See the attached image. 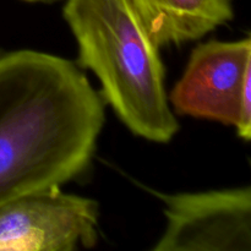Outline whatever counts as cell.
<instances>
[{
	"instance_id": "cell-1",
	"label": "cell",
	"mask_w": 251,
	"mask_h": 251,
	"mask_svg": "<svg viewBox=\"0 0 251 251\" xmlns=\"http://www.w3.org/2000/svg\"><path fill=\"white\" fill-rule=\"evenodd\" d=\"M85 74L31 49L0 54V205L83 173L104 124Z\"/></svg>"
},
{
	"instance_id": "cell-2",
	"label": "cell",
	"mask_w": 251,
	"mask_h": 251,
	"mask_svg": "<svg viewBox=\"0 0 251 251\" xmlns=\"http://www.w3.org/2000/svg\"><path fill=\"white\" fill-rule=\"evenodd\" d=\"M78 61L97 76L100 97L137 136L167 144L179 130L159 47L130 0H68Z\"/></svg>"
},
{
	"instance_id": "cell-3",
	"label": "cell",
	"mask_w": 251,
	"mask_h": 251,
	"mask_svg": "<svg viewBox=\"0 0 251 251\" xmlns=\"http://www.w3.org/2000/svg\"><path fill=\"white\" fill-rule=\"evenodd\" d=\"M169 103L176 114L232 125L251 136V42L211 39L193 49Z\"/></svg>"
},
{
	"instance_id": "cell-4",
	"label": "cell",
	"mask_w": 251,
	"mask_h": 251,
	"mask_svg": "<svg viewBox=\"0 0 251 251\" xmlns=\"http://www.w3.org/2000/svg\"><path fill=\"white\" fill-rule=\"evenodd\" d=\"M98 205L60 188L26 194L0 205V251H73L98 238Z\"/></svg>"
},
{
	"instance_id": "cell-5",
	"label": "cell",
	"mask_w": 251,
	"mask_h": 251,
	"mask_svg": "<svg viewBox=\"0 0 251 251\" xmlns=\"http://www.w3.org/2000/svg\"><path fill=\"white\" fill-rule=\"evenodd\" d=\"M167 227L154 251H250L251 189L162 195Z\"/></svg>"
},
{
	"instance_id": "cell-6",
	"label": "cell",
	"mask_w": 251,
	"mask_h": 251,
	"mask_svg": "<svg viewBox=\"0 0 251 251\" xmlns=\"http://www.w3.org/2000/svg\"><path fill=\"white\" fill-rule=\"evenodd\" d=\"M157 46L202 38L234 17L232 0H130Z\"/></svg>"
},
{
	"instance_id": "cell-7",
	"label": "cell",
	"mask_w": 251,
	"mask_h": 251,
	"mask_svg": "<svg viewBox=\"0 0 251 251\" xmlns=\"http://www.w3.org/2000/svg\"><path fill=\"white\" fill-rule=\"evenodd\" d=\"M26 1H44V0H26Z\"/></svg>"
}]
</instances>
